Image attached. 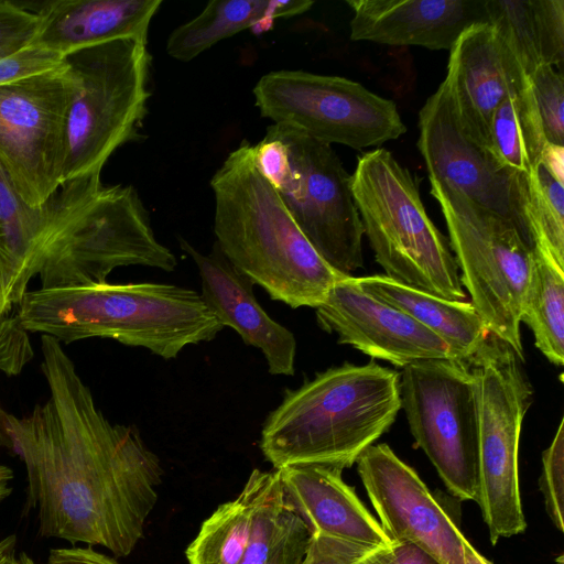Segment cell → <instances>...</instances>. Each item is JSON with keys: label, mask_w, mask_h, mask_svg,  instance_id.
<instances>
[{"label": "cell", "mask_w": 564, "mask_h": 564, "mask_svg": "<svg viewBox=\"0 0 564 564\" xmlns=\"http://www.w3.org/2000/svg\"><path fill=\"white\" fill-rule=\"evenodd\" d=\"M400 409L397 371L373 361L344 364L285 391L263 424L260 449L274 469L314 464L344 470L389 430Z\"/></svg>", "instance_id": "5"}, {"label": "cell", "mask_w": 564, "mask_h": 564, "mask_svg": "<svg viewBox=\"0 0 564 564\" xmlns=\"http://www.w3.org/2000/svg\"><path fill=\"white\" fill-rule=\"evenodd\" d=\"M311 535L310 527L286 496L279 469L267 471L239 564H301Z\"/></svg>", "instance_id": "24"}, {"label": "cell", "mask_w": 564, "mask_h": 564, "mask_svg": "<svg viewBox=\"0 0 564 564\" xmlns=\"http://www.w3.org/2000/svg\"><path fill=\"white\" fill-rule=\"evenodd\" d=\"M540 490L546 513L558 531H563L564 505V420L562 417L555 436L542 454Z\"/></svg>", "instance_id": "31"}, {"label": "cell", "mask_w": 564, "mask_h": 564, "mask_svg": "<svg viewBox=\"0 0 564 564\" xmlns=\"http://www.w3.org/2000/svg\"><path fill=\"white\" fill-rule=\"evenodd\" d=\"M33 356L29 333L17 313L0 316V373L9 377L20 375Z\"/></svg>", "instance_id": "35"}, {"label": "cell", "mask_w": 564, "mask_h": 564, "mask_svg": "<svg viewBox=\"0 0 564 564\" xmlns=\"http://www.w3.org/2000/svg\"><path fill=\"white\" fill-rule=\"evenodd\" d=\"M520 321L533 333L535 347L557 367L564 364V269L535 246L521 304Z\"/></svg>", "instance_id": "26"}, {"label": "cell", "mask_w": 564, "mask_h": 564, "mask_svg": "<svg viewBox=\"0 0 564 564\" xmlns=\"http://www.w3.org/2000/svg\"><path fill=\"white\" fill-rule=\"evenodd\" d=\"M252 94L261 117L330 145L361 150L406 132L394 101L344 77L273 70L259 78Z\"/></svg>", "instance_id": "11"}, {"label": "cell", "mask_w": 564, "mask_h": 564, "mask_svg": "<svg viewBox=\"0 0 564 564\" xmlns=\"http://www.w3.org/2000/svg\"><path fill=\"white\" fill-rule=\"evenodd\" d=\"M28 333L62 344L100 337L164 359L224 328L195 290L166 283H90L28 291L17 307Z\"/></svg>", "instance_id": "4"}, {"label": "cell", "mask_w": 564, "mask_h": 564, "mask_svg": "<svg viewBox=\"0 0 564 564\" xmlns=\"http://www.w3.org/2000/svg\"><path fill=\"white\" fill-rule=\"evenodd\" d=\"M464 564H494L481 555L464 536L463 539Z\"/></svg>", "instance_id": "42"}, {"label": "cell", "mask_w": 564, "mask_h": 564, "mask_svg": "<svg viewBox=\"0 0 564 564\" xmlns=\"http://www.w3.org/2000/svg\"><path fill=\"white\" fill-rule=\"evenodd\" d=\"M350 37L391 46L451 51L469 26L487 22L485 0H347Z\"/></svg>", "instance_id": "19"}, {"label": "cell", "mask_w": 564, "mask_h": 564, "mask_svg": "<svg viewBox=\"0 0 564 564\" xmlns=\"http://www.w3.org/2000/svg\"><path fill=\"white\" fill-rule=\"evenodd\" d=\"M491 24L530 77L542 64L540 30L534 0H485Z\"/></svg>", "instance_id": "29"}, {"label": "cell", "mask_w": 564, "mask_h": 564, "mask_svg": "<svg viewBox=\"0 0 564 564\" xmlns=\"http://www.w3.org/2000/svg\"><path fill=\"white\" fill-rule=\"evenodd\" d=\"M313 4L310 0H213L171 32L166 53L176 61L189 62L241 31L300 15Z\"/></svg>", "instance_id": "23"}, {"label": "cell", "mask_w": 564, "mask_h": 564, "mask_svg": "<svg viewBox=\"0 0 564 564\" xmlns=\"http://www.w3.org/2000/svg\"><path fill=\"white\" fill-rule=\"evenodd\" d=\"M417 149L430 182L462 193L510 221L534 243L528 219L527 174L502 165L466 132L447 76L419 112Z\"/></svg>", "instance_id": "14"}, {"label": "cell", "mask_w": 564, "mask_h": 564, "mask_svg": "<svg viewBox=\"0 0 564 564\" xmlns=\"http://www.w3.org/2000/svg\"><path fill=\"white\" fill-rule=\"evenodd\" d=\"M399 375L401 408L416 445L452 496L477 502L479 403L470 366L432 359Z\"/></svg>", "instance_id": "10"}, {"label": "cell", "mask_w": 564, "mask_h": 564, "mask_svg": "<svg viewBox=\"0 0 564 564\" xmlns=\"http://www.w3.org/2000/svg\"><path fill=\"white\" fill-rule=\"evenodd\" d=\"M45 564H120L116 558L100 553L93 546L62 547L50 551Z\"/></svg>", "instance_id": "38"}, {"label": "cell", "mask_w": 564, "mask_h": 564, "mask_svg": "<svg viewBox=\"0 0 564 564\" xmlns=\"http://www.w3.org/2000/svg\"><path fill=\"white\" fill-rule=\"evenodd\" d=\"M446 76L464 129L487 149L494 112L530 84L513 52L488 22L460 34L449 51Z\"/></svg>", "instance_id": "17"}, {"label": "cell", "mask_w": 564, "mask_h": 564, "mask_svg": "<svg viewBox=\"0 0 564 564\" xmlns=\"http://www.w3.org/2000/svg\"><path fill=\"white\" fill-rule=\"evenodd\" d=\"M443 213L449 246L470 303L488 332L524 360L521 304L535 245L510 221L476 205L462 193L430 182Z\"/></svg>", "instance_id": "8"}, {"label": "cell", "mask_w": 564, "mask_h": 564, "mask_svg": "<svg viewBox=\"0 0 564 564\" xmlns=\"http://www.w3.org/2000/svg\"><path fill=\"white\" fill-rule=\"evenodd\" d=\"M280 477L291 503L312 532L373 547L392 541L343 477V469L325 465H293Z\"/></svg>", "instance_id": "20"}, {"label": "cell", "mask_w": 564, "mask_h": 564, "mask_svg": "<svg viewBox=\"0 0 564 564\" xmlns=\"http://www.w3.org/2000/svg\"><path fill=\"white\" fill-rule=\"evenodd\" d=\"M267 132L286 145L290 159L286 177L274 189L325 262L351 276L364 264V229L350 175L330 144L285 123H272Z\"/></svg>", "instance_id": "13"}, {"label": "cell", "mask_w": 564, "mask_h": 564, "mask_svg": "<svg viewBox=\"0 0 564 564\" xmlns=\"http://www.w3.org/2000/svg\"><path fill=\"white\" fill-rule=\"evenodd\" d=\"M13 311H11L6 302L4 297V288H3V281L2 275L0 271V316H6L12 314Z\"/></svg>", "instance_id": "44"}, {"label": "cell", "mask_w": 564, "mask_h": 564, "mask_svg": "<svg viewBox=\"0 0 564 564\" xmlns=\"http://www.w3.org/2000/svg\"><path fill=\"white\" fill-rule=\"evenodd\" d=\"M356 464L378 521L392 542L415 543L442 564H464L460 530L416 471L389 445H370Z\"/></svg>", "instance_id": "15"}, {"label": "cell", "mask_w": 564, "mask_h": 564, "mask_svg": "<svg viewBox=\"0 0 564 564\" xmlns=\"http://www.w3.org/2000/svg\"><path fill=\"white\" fill-rule=\"evenodd\" d=\"M383 549L378 550L375 554H372L369 558L360 564H384L382 558Z\"/></svg>", "instance_id": "45"}, {"label": "cell", "mask_w": 564, "mask_h": 564, "mask_svg": "<svg viewBox=\"0 0 564 564\" xmlns=\"http://www.w3.org/2000/svg\"><path fill=\"white\" fill-rule=\"evenodd\" d=\"M543 65H561L564 59V0H534Z\"/></svg>", "instance_id": "36"}, {"label": "cell", "mask_w": 564, "mask_h": 564, "mask_svg": "<svg viewBox=\"0 0 564 564\" xmlns=\"http://www.w3.org/2000/svg\"><path fill=\"white\" fill-rule=\"evenodd\" d=\"M322 329L338 343L404 368L417 361L457 359L449 346L404 312L364 292L351 276H341L316 307Z\"/></svg>", "instance_id": "16"}, {"label": "cell", "mask_w": 564, "mask_h": 564, "mask_svg": "<svg viewBox=\"0 0 564 564\" xmlns=\"http://www.w3.org/2000/svg\"><path fill=\"white\" fill-rule=\"evenodd\" d=\"M39 17L19 4L0 0V59L32 44Z\"/></svg>", "instance_id": "32"}, {"label": "cell", "mask_w": 564, "mask_h": 564, "mask_svg": "<svg viewBox=\"0 0 564 564\" xmlns=\"http://www.w3.org/2000/svg\"><path fill=\"white\" fill-rule=\"evenodd\" d=\"M380 549L312 532L301 564H360Z\"/></svg>", "instance_id": "33"}, {"label": "cell", "mask_w": 564, "mask_h": 564, "mask_svg": "<svg viewBox=\"0 0 564 564\" xmlns=\"http://www.w3.org/2000/svg\"><path fill=\"white\" fill-rule=\"evenodd\" d=\"M528 180V219L534 245L546 251L564 269V184L541 164Z\"/></svg>", "instance_id": "28"}, {"label": "cell", "mask_w": 564, "mask_h": 564, "mask_svg": "<svg viewBox=\"0 0 564 564\" xmlns=\"http://www.w3.org/2000/svg\"><path fill=\"white\" fill-rule=\"evenodd\" d=\"M557 182L564 184V147L545 144L540 163Z\"/></svg>", "instance_id": "39"}, {"label": "cell", "mask_w": 564, "mask_h": 564, "mask_svg": "<svg viewBox=\"0 0 564 564\" xmlns=\"http://www.w3.org/2000/svg\"><path fill=\"white\" fill-rule=\"evenodd\" d=\"M100 175L68 180L29 207L0 173V264L14 300L23 299L34 275L52 289L104 283L120 267L176 268L138 191L106 185Z\"/></svg>", "instance_id": "2"}, {"label": "cell", "mask_w": 564, "mask_h": 564, "mask_svg": "<svg viewBox=\"0 0 564 564\" xmlns=\"http://www.w3.org/2000/svg\"><path fill=\"white\" fill-rule=\"evenodd\" d=\"M13 479V471L10 467L0 463V503L6 500L11 491V481Z\"/></svg>", "instance_id": "43"}, {"label": "cell", "mask_w": 564, "mask_h": 564, "mask_svg": "<svg viewBox=\"0 0 564 564\" xmlns=\"http://www.w3.org/2000/svg\"><path fill=\"white\" fill-rule=\"evenodd\" d=\"M350 186L384 275L447 300L466 297L449 243L427 216L416 177L391 152L378 148L358 155Z\"/></svg>", "instance_id": "6"}, {"label": "cell", "mask_w": 564, "mask_h": 564, "mask_svg": "<svg viewBox=\"0 0 564 564\" xmlns=\"http://www.w3.org/2000/svg\"><path fill=\"white\" fill-rule=\"evenodd\" d=\"M64 62V56L30 44L0 59V87L52 70Z\"/></svg>", "instance_id": "34"}, {"label": "cell", "mask_w": 564, "mask_h": 564, "mask_svg": "<svg viewBox=\"0 0 564 564\" xmlns=\"http://www.w3.org/2000/svg\"><path fill=\"white\" fill-rule=\"evenodd\" d=\"M15 543L13 535L0 541V564H35L24 552H15Z\"/></svg>", "instance_id": "41"}, {"label": "cell", "mask_w": 564, "mask_h": 564, "mask_svg": "<svg viewBox=\"0 0 564 564\" xmlns=\"http://www.w3.org/2000/svg\"><path fill=\"white\" fill-rule=\"evenodd\" d=\"M520 358L492 336L467 361L479 403L478 497L492 545L524 532L519 485V442L533 390Z\"/></svg>", "instance_id": "9"}, {"label": "cell", "mask_w": 564, "mask_h": 564, "mask_svg": "<svg viewBox=\"0 0 564 564\" xmlns=\"http://www.w3.org/2000/svg\"><path fill=\"white\" fill-rule=\"evenodd\" d=\"M78 83L65 62L0 87V172L29 207L62 184L69 106Z\"/></svg>", "instance_id": "12"}, {"label": "cell", "mask_w": 564, "mask_h": 564, "mask_svg": "<svg viewBox=\"0 0 564 564\" xmlns=\"http://www.w3.org/2000/svg\"><path fill=\"white\" fill-rule=\"evenodd\" d=\"M162 0H56L36 12L32 44L62 56L102 42L135 37L148 41L151 20Z\"/></svg>", "instance_id": "21"}, {"label": "cell", "mask_w": 564, "mask_h": 564, "mask_svg": "<svg viewBox=\"0 0 564 564\" xmlns=\"http://www.w3.org/2000/svg\"><path fill=\"white\" fill-rule=\"evenodd\" d=\"M20 417L7 411L0 402V446L17 453V432Z\"/></svg>", "instance_id": "40"}, {"label": "cell", "mask_w": 564, "mask_h": 564, "mask_svg": "<svg viewBox=\"0 0 564 564\" xmlns=\"http://www.w3.org/2000/svg\"><path fill=\"white\" fill-rule=\"evenodd\" d=\"M64 62L78 88L67 116L62 183L101 172L117 149L138 140L151 97L145 40L102 42L67 54Z\"/></svg>", "instance_id": "7"}, {"label": "cell", "mask_w": 564, "mask_h": 564, "mask_svg": "<svg viewBox=\"0 0 564 564\" xmlns=\"http://www.w3.org/2000/svg\"><path fill=\"white\" fill-rule=\"evenodd\" d=\"M547 143L564 147V82L554 66L541 65L530 76Z\"/></svg>", "instance_id": "30"}, {"label": "cell", "mask_w": 564, "mask_h": 564, "mask_svg": "<svg viewBox=\"0 0 564 564\" xmlns=\"http://www.w3.org/2000/svg\"><path fill=\"white\" fill-rule=\"evenodd\" d=\"M48 398L20 417L17 453L43 538L130 555L164 469L134 426L111 423L57 339L41 336Z\"/></svg>", "instance_id": "1"}, {"label": "cell", "mask_w": 564, "mask_h": 564, "mask_svg": "<svg viewBox=\"0 0 564 564\" xmlns=\"http://www.w3.org/2000/svg\"><path fill=\"white\" fill-rule=\"evenodd\" d=\"M546 144L531 82L503 100L492 115L488 149L506 167L531 173Z\"/></svg>", "instance_id": "27"}, {"label": "cell", "mask_w": 564, "mask_h": 564, "mask_svg": "<svg viewBox=\"0 0 564 564\" xmlns=\"http://www.w3.org/2000/svg\"><path fill=\"white\" fill-rule=\"evenodd\" d=\"M177 239L198 269L204 303L220 324L234 328L247 345L260 349L271 375L292 376L295 336L259 304L254 284L227 260L216 242L212 252L204 254L184 238Z\"/></svg>", "instance_id": "18"}, {"label": "cell", "mask_w": 564, "mask_h": 564, "mask_svg": "<svg viewBox=\"0 0 564 564\" xmlns=\"http://www.w3.org/2000/svg\"><path fill=\"white\" fill-rule=\"evenodd\" d=\"M384 564H442L433 554L409 541H393L382 551Z\"/></svg>", "instance_id": "37"}, {"label": "cell", "mask_w": 564, "mask_h": 564, "mask_svg": "<svg viewBox=\"0 0 564 564\" xmlns=\"http://www.w3.org/2000/svg\"><path fill=\"white\" fill-rule=\"evenodd\" d=\"M216 243L227 260L272 300L318 307L346 276L317 253L242 140L210 180Z\"/></svg>", "instance_id": "3"}, {"label": "cell", "mask_w": 564, "mask_h": 564, "mask_svg": "<svg viewBox=\"0 0 564 564\" xmlns=\"http://www.w3.org/2000/svg\"><path fill=\"white\" fill-rule=\"evenodd\" d=\"M265 473L258 468L249 475L242 490L202 523L185 556L188 564H239L248 545L254 508Z\"/></svg>", "instance_id": "25"}, {"label": "cell", "mask_w": 564, "mask_h": 564, "mask_svg": "<svg viewBox=\"0 0 564 564\" xmlns=\"http://www.w3.org/2000/svg\"><path fill=\"white\" fill-rule=\"evenodd\" d=\"M352 278L364 292L404 312L442 338L459 360L467 362L490 335L470 302L440 297L384 274Z\"/></svg>", "instance_id": "22"}]
</instances>
